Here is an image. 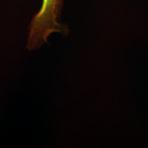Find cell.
Wrapping results in <instances>:
<instances>
[{
  "instance_id": "6da1fadb",
  "label": "cell",
  "mask_w": 148,
  "mask_h": 148,
  "mask_svg": "<svg viewBox=\"0 0 148 148\" xmlns=\"http://www.w3.org/2000/svg\"><path fill=\"white\" fill-rule=\"evenodd\" d=\"M64 0H42L40 8L33 16L29 26L27 49L29 51L38 49L47 43L48 37L53 33L68 31L59 21Z\"/></svg>"
}]
</instances>
